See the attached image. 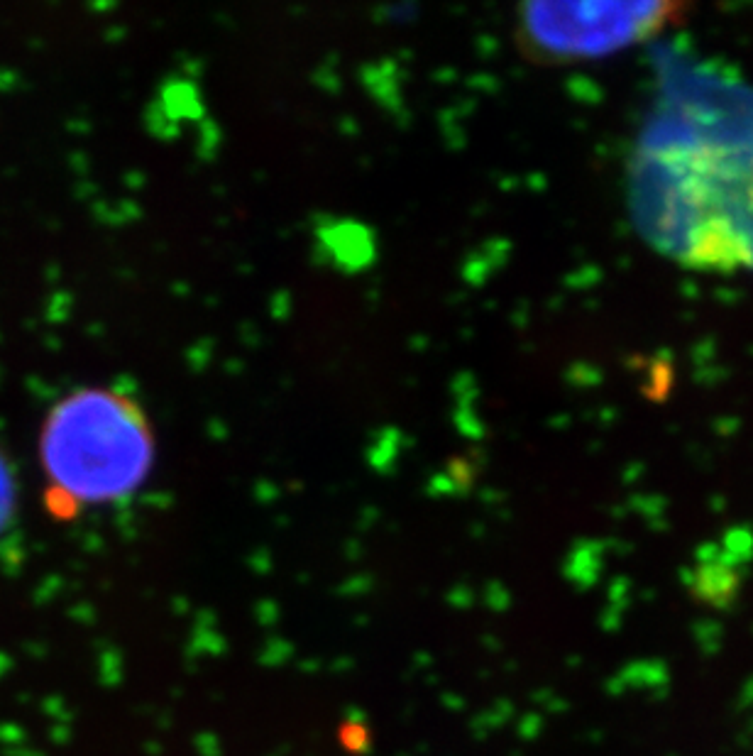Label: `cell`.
<instances>
[{
  "label": "cell",
  "mask_w": 753,
  "mask_h": 756,
  "mask_svg": "<svg viewBox=\"0 0 753 756\" xmlns=\"http://www.w3.org/2000/svg\"><path fill=\"white\" fill-rule=\"evenodd\" d=\"M636 216L692 270H753V98L707 84L670 101L634 164Z\"/></svg>",
  "instance_id": "obj_1"
},
{
  "label": "cell",
  "mask_w": 753,
  "mask_h": 756,
  "mask_svg": "<svg viewBox=\"0 0 753 756\" xmlns=\"http://www.w3.org/2000/svg\"><path fill=\"white\" fill-rule=\"evenodd\" d=\"M157 438L150 416L113 387L69 392L47 412L40 434L47 507L59 519L130 500L152 475Z\"/></svg>",
  "instance_id": "obj_2"
},
{
  "label": "cell",
  "mask_w": 753,
  "mask_h": 756,
  "mask_svg": "<svg viewBox=\"0 0 753 756\" xmlns=\"http://www.w3.org/2000/svg\"><path fill=\"white\" fill-rule=\"evenodd\" d=\"M673 13L668 5L529 3L516 13V45L529 62L595 59L653 35Z\"/></svg>",
  "instance_id": "obj_3"
},
{
  "label": "cell",
  "mask_w": 753,
  "mask_h": 756,
  "mask_svg": "<svg viewBox=\"0 0 753 756\" xmlns=\"http://www.w3.org/2000/svg\"><path fill=\"white\" fill-rule=\"evenodd\" d=\"M18 519V478L8 453L0 448V539L15 527Z\"/></svg>",
  "instance_id": "obj_4"
}]
</instances>
